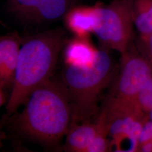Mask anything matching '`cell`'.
Instances as JSON below:
<instances>
[{
    "instance_id": "6da1fadb",
    "label": "cell",
    "mask_w": 152,
    "mask_h": 152,
    "mask_svg": "<svg viewBox=\"0 0 152 152\" xmlns=\"http://www.w3.org/2000/svg\"><path fill=\"white\" fill-rule=\"evenodd\" d=\"M24 108L13 117L19 133L46 145H54L73 123L71 100L61 80L53 76L34 90Z\"/></svg>"
},
{
    "instance_id": "7a4b0ae2",
    "label": "cell",
    "mask_w": 152,
    "mask_h": 152,
    "mask_svg": "<svg viewBox=\"0 0 152 152\" xmlns=\"http://www.w3.org/2000/svg\"><path fill=\"white\" fill-rule=\"evenodd\" d=\"M65 44L59 28L45 31L27 39L20 46L13 86L6 105L14 114L37 87L52 76L60 51Z\"/></svg>"
},
{
    "instance_id": "3957f363",
    "label": "cell",
    "mask_w": 152,
    "mask_h": 152,
    "mask_svg": "<svg viewBox=\"0 0 152 152\" xmlns=\"http://www.w3.org/2000/svg\"><path fill=\"white\" fill-rule=\"evenodd\" d=\"M108 48L98 49L90 65L65 64L61 81L68 93L73 112V123L86 121L97 108L100 94L113 80V60Z\"/></svg>"
},
{
    "instance_id": "277c9868",
    "label": "cell",
    "mask_w": 152,
    "mask_h": 152,
    "mask_svg": "<svg viewBox=\"0 0 152 152\" xmlns=\"http://www.w3.org/2000/svg\"><path fill=\"white\" fill-rule=\"evenodd\" d=\"M134 0H113L100 5L99 21L94 33L108 49L124 53L131 45Z\"/></svg>"
},
{
    "instance_id": "5b68a950",
    "label": "cell",
    "mask_w": 152,
    "mask_h": 152,
    "mask_svg": "<svg viewBox=\"0 0 152 152\" xmlns=\"http://www.w3.org/2000/svg\"><path fill=\"white\" fill-rule=\"evenodd\" d=\"M121 55L120 72L112 86L107 101L137 103L139 92L152 77V66L131 50V45Z\"/></svg>"
},
{
    "instance_id": "8992f818",
    "label": "cell",
    "mask_w": 152,
    "mask_h": 152,
    "mask_svg": "<svg viewBox=\"0 0 152 152\" xmlns=\"http://www.w3.org/2000/svg\"><path fill=\"white\" fill-rule=\"evenodd\" d=\"M21 40L16 34L0 36V88L4 91L13 86Z\"/></svg>"
},
{
    "instance_id": "52a82bcc",
    "label": "cell",
    "mask_w": 152,
    "mask_h": 152,
    "mask_svg": "<svg viewBox=\"0 0 152 152\" xmlns=\"http://www.w3.org/2000/svg\"><path fill=\"white\" fill-rule=\"evenodd\" d=\"M22 11L32 14L38 22H53L65 15L72 7L73 0H15Z\"/></svg>"
},
{
    "instance_id": "ba28073f",
    "label": "cell",
    "mask_w": 152,
    "mask_h": 152,
    "mask_svg": "<svg viewBox=\"0 0 152 152\" xmlns=\"http://www.w3.org/2000/svg\"><path fill=\"white\" fill-rule=\"evenodd\" d=\"M100 5L72 7L65 15L66 27L76 37H88L98 25Z\"/></svg>"
},
{
    "instance_id": "9c48e42d",
    "label": "cell",
    "mask_w": 152,
    "mask_h": 152,
    "mask_svg": "<svg viewBox=\"0 0 152 152\" xmlns=\"http://www.w3.org/2000/svg\"><path fill=\"white\" fill-rule=\"evenodd\" d=\"M100 127L101 124L99 120L95 124H73L65 135L64 150L67 152H86Z\"/></svg>"
},
{
    "instance_id": "30bf717a",
    "label": "cell",
    "mask_w": 152,
    "mask_h": 152,
    "mask_svg": "<svg viewBox=\"0 0 152 152\" xmlns=\"http://www.w3.org/2000/svg\"><path fill=\"white\" fill-rule=\"evenodd\" d=\"M98 49L92 45L88 37H75L65 45V64L87 65L95 59Z\"/></svg>"
},
{
    "instance_id": "8fae6325",
    "label": "cell",
    "mask_w": 152,
    "mask_h": 152,
    "mask_svg": "<svg viewBox=\"0 0 152 152\" xmlns=\"http://www.w3.org/2000/svg\"><path fill=\"white\" fill-rule=\"evenodd\" d=\"M133 23L142 35L148 37L152 33V15L141 0H134L132 9Z\"/></svg>"
},
{
    "instance_id": "7c38bea8",
    "label": "cell",
    "mask_w": 152,
    "mask_h": 152,
    "mask_svg": "<svg viewBox=\"0 0 152 152\" xmlns=\"http://www.w3.org/2000/svg\"><path fill=\"white\" fill-rule=\"evenodd\" d=\"M137 103L141 110L150 111L152 109V77L139 92Z\"/></svg>"
},
{
    "instance_id": "4fadbf2b",
    "label": "cell",
    "mask_w": 152,
    "mask_h": 152,
    "mask_svg": "<svg viewBox=\"0 0 152 152\" xmlns=\"http://www.w3.org/2000/svg\"><path fill=\"white\" fill-rule=\"evenodd\" d=\"M152 140V121L143 125L140 135L139 137V144H142Z\"/></svg>"
},
{
    "instance_id": "5bb4252c",
    "label": "cell",
    "mask_w": 152,
    "mask_h": 152,
    "mask_svg": "<svg viewBox=\"0 0 152 152\" xmlns=\"http://www.w3.org/2000/svg\"><path fill=\"white\" fill-rule=\"evenodd\" d=\"M141 144H142L140 148L141 152H152V142L151 141H148Z\"/></svg>"
},
{
    "instance_id": "9a60e30c",
    "label": "cell",
    "mask_w": 152,
    "mask_h": 152,
    "mask_svg": "<svg viewBox=\"0 0 152 152\" xmlns=\"http://www.w3.org/2000/svg\"><path fill=\"white\" fill-rule=\"evenodd\" d=\"M148 45L149 53L150 55V57H151V59L152 62V33L150 36H148Z\"/></svg>"
},
{
    "instance_id": "2e32d148",
    "label": "cell",
    "mask_w": 152,
    "mask_h": 152,
    "mask_svg": "<svg viewBox=\"0 0 152 152\" xmlns=\"http://www.w3.org/2000/svg\"><path fill=\"white\" fill-rule=\"evenodd\" d=\"M5 102V98L4 95V91L0 88V108L2 107V105L4 104Z\"/></svg>"
},
{
    "instance_id": "e0dca14e",
    "label": "cell",
    "mask_w": 152,
    "mask_h": 152,
    "mask_svg": "<svg viewBox=\"0 0 152 152\" xmlns=\"http://www.w3.org/2000/svg\"><path fill=\"white\" fill-rule=\"evenodd\" d=\"M145 5L147 7L148 11H149L150 13L152 15V0L148 5Z\"/></svg>"
},
{
    "instance_id": "ac0fdd59",
    "label": "cell",
    "mask_w": 152,
    "mask_h": 152,
    "mask_svg": "<svg viewBox=\"0 0 152 152\" xmlns=\"http://www.w3.org/2000/svg\"><path fill=\"white\" fill-rule=\"evenodd\" d=\"M150 112H151V119H152V109H151V110H150Z\"/></svg>"
}]
</instances>
